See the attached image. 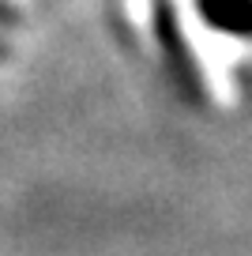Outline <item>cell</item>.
Returning a JSON list of instances; mask_svg holds the SVG:
<instances>
[{
  "instance_id": "1",
  "label": "cell",
  "mask_w": 252,
  "mask_h": 256,
  "mask_svg": "<svg viewBox=\"0 0 252 256\" xmlns=\"http://www.w3.org/2000/svg\"><path fill=\"white\" fill-rule=\"evenodd\" d=\"M200 12L218 30L252 34V0H200Z\"/></svg>"
},
{
  "instance_id": "2",
  "label": "cell",
  "mask_w": 252,
  "mask_h": 256,
  "mask_svg": "<svg viewBox=\"0 0 252 256\" xmlns=\"http://www.w3.org/2000/svg\"><path fill=\"white\" fill-rule=\"evenodd\" d=\"M16 8H12V4H8V0H0V23H16Z\"/></svg>"
}]
</instances>
